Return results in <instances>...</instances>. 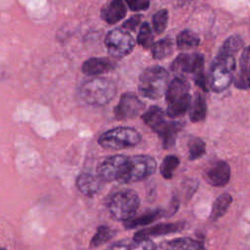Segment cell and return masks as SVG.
I'll return each mask as SVG.
<instances>
[{"label":"cell","instance_id":"1","mask_svg":"<svg viewBox=\"0 0 250 250\" xmlns=\"http://www.w3.org/2000/svg\"><path fill=\"white\" fill-rule=\"evenodd\" d=\"M116 94L115 83L108 78L96 77L83 82L79 88L80 98L91 105H104Z\"/></svg>","mask_w":250,"mask_h":250},{"label":"cell","instance_id":"2","mask_svg":"<svg viewBox=\"0 0 250 250\" xmlns=\"http://www.w3.org/2000/svg\"><path fill=\"white\" fill-rule=\"evenodd\" d=\"M167 109L166 114L171 118L183 116L190 106L189 84L182 76L175 77L167 88L166 94Z\"/></svg>","mask_w":250,"mask_h":250},{"label":"cell","instance_id":"3","mask_svg":"<svg viewBox=\"0 0 250 250\" xmlns=\"http://www.w3.org/2000/svg\"><path fill=\"white\" fill-rule=\"evenodd\" d=\"M169 74L167 70L159 65L146 68L139 78V92L142 96L150 100L160 99L166 94Z\"/></svg>","mask_w":250,"mask_h":250},{"label":"cell","instance_id":"4","mask_svg":"<svg viewBox=\"0 0 250 250\" xmlns=\"http://www.w3.org/2000/svg\"><path fill=\"white\" fill-rule=\"evenodd\" d=\"M234 56L218 52L210 65L208 75L209 87L214 92H222L226 90L234 78Z\"/></svg>","mask_w":250,"mask_h":250},{"label":"cell","instance_id":"5","mask_svg":"<svg viewBox=\"0 0 250 250\" xmlns=\"http://www.w3.org/2000/svg\"><path fill=\"white\" fill-rule=\"evenodd\" d=\"M140 206V198L135 190L130 188L113 192L106 200V207L111 216L119 221L133 218Z\"/></svg>","mask_w":250,"mask_h":250},{"label":"cell","instance_id":"6","mask_svg":"<svg viewBox=\"0 0 250 250\" xmlns=\"http://www.w3.org/2000/svg\"><path fill=\"white\" fill-rule=\"evenodd\" d=\"M141 139V134L134 128L116 127L103 133L98 142L104 148L121 149L137 146Z\"/></svg>","mask_w":250,"mask_h":250},{"label":"cell","instance_id":"7","mask_svg":"<svg viewBox=\"0 0 250 250\" xmlns=\"http://www.w3.org/2000/svg\"><path fill=\"white\" fill-rule=\"evenodd\" d=\"M156 160L149 155H134L129 157L128 167L119 183L129 184L143 181L156 170Z\"/></svg>","mask_w":250,"mask_h":250},{"label":"cell","instance_id":"8","mask_svg":"<svg viewBox=\"0 0 250 250\" xmlns=\"http://www.w3.org/2000/svg\"><path fill=\"white\" fill-rule=\"evenodd\" d=\"M104 45L112 57L122 58L132 52L135 46V40L127 29L118 27L111 29L106 34Z\"/></svg>","mask_w":250,"mask_h":250},{"label":"cell","instance_id":"9","mask_svg":"<svg viewBox=\"0 0 250 250\" xmlns=\"http://www.w3.org/2000/svg\"><path fill=\"white\" fill-rule=\"evenodd\" d=\"M129 157L125 155H112L104 158L98 166V176L104 182H119L128 167Z\"/></svg>","mask_w":250,"mask_h":250},{"label":"cell","instance_id":"10","mask_svg":"<svg viewBox=\"0 0 250 250\" xmlns=\"http://www.w3.org/2000/svg\"><path fill=\"white\" fill-rule=\"evenodd\" d=\"M145 104L134 93H124L121 95L118 104L114 107L113 113L116 119L135 118L144 110Z\"/></svg>","mask_w":250,"mask_h":250},{"label":"cell","instance_id":"11","mask_svg":"<svg viewBox=\"0 0 250 250\" xmlns=\"http://www.w3.org/2000/svg\"><path fill=\"white\" fill-rule=\"evenodd\" d=\"M204 58L199 53L181 54L172 62L171 69L180 73H196L203 70Z\"/></svg>","mask_w":250,"mask_h":250},{"label":"cell","instance_id":"12","mask_svg":"<svg viewBox=\"0 0 250 250\" xmlns=\"http://www.w3.org/2000/svg\"><path fill=\"white\" fill-rule=\"evenodd\" d=\"M205 178L211 186H226L230 179V167L223 160L216 161L206 170Z\"/></svg>","mask_w":250,"mask_h":250},{"label":"cell","instance_id":"13","mask_svg":"<svg viewBox=\"0 0 250 250\" xmlns=\"http://www.w3.org/2000/svg\"><path fill=\"white\" fill-rule=\"evenodd\" d=\"M104 182V181L100 176L82 173L76 179V187L82 194L92 197L102 190Z\"/></svg>","mask_w":250,"mask_h":250},{"label":"cell","instance_id":"14","mask_svg":"<svg viewBox=\"0 0 250 250\" xmlns=\"http://www.w3.org/2000/svg\"><path fill=\"white\" fill-rule=\"evenodd\" d=\"M186 224L184 222H175V223H166V224H158L153 227L144 229L135 233L136 238H149L151 236L165 235L174 232L181 231L185 228Z\"/></svg>","mask_w":250,"mask_h":250},{"label":"cell","instance_id":"15","mask_svg":"<svg viewBox=\"0 0 250 250\" xmlns=\"http://www.w3.org/2000/svg\"><path fill=\"white\" fill-rule=\"evenodd\" d=\"M127 13L123 0H109L101 10V18L107 23L113 24L121 21Z\"/></svg>","mask_w":250,"mask_h":250},{"label":"cell","instance_id":"16","mask_svg":"<svg viewBox=\"0 0 250 250\" xmlns=\"http://www.w3.org/2000/svg\"><path fill=\"white\" fill-rule=\"evenodd\" d=\"M236 88L246 90L250 88V46L246 47L239 60V70L234 77Z\"/></svg>","mask_w":250,"mask_h":250},{"label":"cell","instance_id":"17","mask_svg":"<svg viewBox=\"0 0 250 250\" xmlns=\"http://www.w3.org/2000/svg\"><path fill=\"white\" fill-rule=\"evenodd\" d=\"M183 124L177 121L165 120L154 132L157 133L161 139L164 148H170L175 145L177 134L182 130Z\"/></svg>","mask_w":250,"mask_h":250},{"label":"cell","instance_id":"18","mask_svg":"<svg viewBox=\"0 0 250 250\" xmlns=\"http://www.w3.org/2000/svg\"><path fill=\"white\" fill-rule=\"evenodd\" d=\"M104 250H156L155 243L149 238L122 239L110 244Z\"/></svg>","mask_w":250,"mask_h":250},{"label":"cell","instance_id":"19","mask_svg":"<svg viewBox=\"0 0 250 250\" xmlns=\"http://www.w3.org/2000/svg\"><path fill=\"white\" fill-rule=\"evenodd\" d=\"M115 64L107 58H91L82 64V72L86 75H98L112 70Z\"/></svg>","mask_w":250,"mask_h":250},{"label":"cell","instance_id":"20","mask_svg":"<svg viewBox=\"0 0 250 250\" xmlns=\"http://www.w3.org/2000/svg\"><path fill=\"white\" fill-rule=\"evenodd\" d=\"M158 250H205L203 244L189 237L176 238L161 242Z\"/></svg>","mask_w":250,"mask_h":250},{"label":"cell","instance_id":"21","mask_svg":"<svg viewBox=\"0 0 250 250\" xmlns=\"http://www.w3.org/2000/svg\"><path fill=\"white\" fill-rule=\"evenodd\" d=\"M165 214V211L162 209H155V210H149L146 213H143L141 216L133 217L127 221L124 222L123 226L125 229H135L140 226H146L150 223H153L154 221L160 219Z\"/></svg>","mask_w":250,"mask_h":250},{"label":"cell","instance_id":"22","mask_svg":"<svg viewBox=\"0 0 250 250\" xmlns=\"http://www.w3.org/2000/svg\"><path fill=\"white\" fill-rule=\"evenodd\" d=\"M142 119L146 125H147L152 131H155L166 119L165 113L159 106H150L143 115Z\"/></svg>","mask_w":250,"mask_h":250},{"label":"cell","instance_id":"23","mask_svg":"<svg viewBox=\"0 0 250 250\" xmlns=\"http://www.w3.org/2000/svg\"><path fill=\"white\" fill-rule=\"evenodd\" d=\"M206 112H207V105H206L205 99L201 94L197 93L190 106L189 119L192 122H200L205 119Z\"/></svg>","mask_w":250,"mask_h":250},{"label":"cell","instance_id":"24","mask_svg":"<svg viewBox=\"0 0 250 250\" xmlns=\"http://www.w3.org/2000/svg\"><path fill=\"white\" fill-rule=\"evenodd\" d=\"M232 201V197L229 193H223L219 195L213 203L212 210L210 213V218L212 221H217L220 219L229 209L230 203Z\"/></svg>","mask_w":250,"mask_h":250},{"label":"cell","instance_id":"25","mask_svg":"<svg viewBox=\"0 0 250 250\" xmlns=\"http://www.w3.org/2000/svg\"><path fill=\"white\" fill-rule=\"evenodd\" d=\"M173 40L169 37H165L163 39L158 40L151 47L152 58L155 60H162L164 58L169 57L174 50Z\"/></svg>","mask_w":250,"mask_h":250},{"label":"cell","instance_id":"26","mask_svg":"<svg viewBox=\"0 0 250 250\" xmlns=\"http://www.w3.org/2000/svg\"><path fill=\"white\" fill-rule=\"evenodd\" d=\"M200 39L196 33L190 29H185L180 34H178L176 43L179 49H190L199 45Z\"/></svg>","mask_w":250,"mask_h":250},{"label":"cell","instance_id":"27","mask_svg":"<svg viewBox=\"0 0 250 250\" xmlns=\"http://www.w3.org/2000/svg\"><path fill=\"white\" fill-rule=\"evenodd\" d=\"M116 231L108 227L105 226H101L98 228L96 233L91 239L90 246L91 247H98L101 244H104L107 242L109 239H111L115 235Z\"/></svg>","mask_w":250,"mask_h":250},{"label":"cell","instance_id":"28","mask_svg":"<svg viewBox=\"0 0 250 250\" xmlns=\"http://www.w3.org/2000/svg\"><path fill=\"white\" fill-rule=\"evenodd\" d=\"M180 164V160L175 155H167L163 158L160 165V173L162 177L166 180H169L173 177L174 171Z\"/></svg>","mask_w":250,"mask_h":250},{"label":"cell","instance_id":"29","mask_svg":"<svg viewBox=\"0 0 250 250\" xmlns=\"http://www.w3.org/2000/svg\"><path fill=\"white\" fill-rule=\"evenodd\" d=\"M137 42L144 49H149L153 46V33L148 22L145 21L141 25L137 37Z\"/></svg>","mask_w":250,"mask_h":250},{"label":"cell","instance_id":"30","mask_svg":"<svg viewBox=\"0 0 250 250\" xmlns=\"http://www.w3.org/2000/svg\"><path fill=\"white\" fill-rule=\"evenodd\" d=\"M242 46H243L242 38L239 35H232L223 43V45L219 50V53L234 56V54L237 53Z\"/></svg>","mask_w":250,"mask_h":250},{"label":"cell","instance_id":"31","mask_svg":"<svg viewBox=\"0 0 250 250\" xmlns=\"http://www.w3.org/2000/svg\"><path fill=\"white\" fill-rule=\"evenodd\" d=\"M206 146L202 139L193 138L188 143V158L190 160H195L201 157L205 153Z\"/></svg>","mask_w":250,"mask_h":250},{"label":"cell","instance_id":"32","mask_svg":"<svg viewBox=\"0 0 250 250\" xmlns=\"http://www.w3.org/2000/svg\"><path fill=\"white\" fill-rule=\"evenodd\" d=\"M167 21H168V11L163 9L158 11L157 13L154 14L152 18V24L155 32L157 34H161L166 26H167Z\"/></svg>","mask_w":250,"mask_h":250},{"label":"cell","instance_id":"33","mask_svg":"<svg viewBox=\"0 0 250 250\" xmlns=\"http://www.w3.org/2000/svg\"><path fill=\"white\" fill-rule=\"evenodd\" d=\"M132 11H144L149 7V0H125Z\"/></svg>","mask_w":250,"mask_h":250},{"label":"cell","instance_id":"34","mask_svg":"<svg viewBox=\"0 0 250 250\" xmlns=\"http://www.w3.org/2000/svg\"><path fill=\"white\" fill-rule=\"evenodd\" d=\"M142 20V16L141 15H135L131 18H129L127 21H124V23L122 24V27L127 29V30H135L137 28V26L139 25V23L141 22Z\"/></svg>","mask_w":250,"mask_h":250},{"label":"cell","instance_id":"35","mask_svg":"<svg viewBox=\"0 0 250 250\" xmlns=\"http://www.w3.org/2000/svg\"><path fill=\"white\" fill-rule=\"evenodd\" d=\"M194 83L198 87H200L203 91H208V87H207L208 79L205 77L203 70H200V71L194 73Z\"/></svg>","mask_w":250,"mask_h":250},{"label":"cell","instance_id":"36","mask_svg":"<svg viewBox=\"0 0 250 250\" xmlns=\"http://www.w3.org/2000/svg\"><path fill=\"white\" fill-rule=\"evenodd\" d=\"M176 1H177V5H178V6H184V5H186L187 3L190 2L191 0H176Z\"/></svg>","mask_w":250,"mask_h":250},{"label":"cell","instance_id":"37","mask_svg":"<svg viewBox=\"0 0 250 250\" xmlns=\"http://www.w3.org/2000/svg\"><path fill=\"white\" fill-rule=\"evenodd\" d=\"M1 250H6V249L5 248H1Z\"/></svg>","mask_w":250,"mask_h":250}]
</instances>
